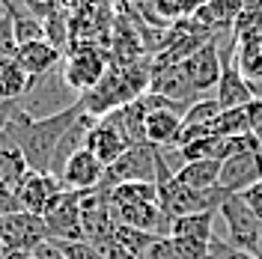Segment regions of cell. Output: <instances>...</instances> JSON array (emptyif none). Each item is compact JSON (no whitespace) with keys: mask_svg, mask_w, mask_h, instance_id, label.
Masks as SVG:
<instances>
[{"mask_svg":"<svg viewBox=\"0 0 262 259\" xmlns=\"http://www.w3.org/2000/svg\"><path fill=\"white\" fill-rule=\"evenodd\" d=\"M182 69H185V75H188V81H191V87L200 98L206 93H212L221 81V72H224V57H221V48H217V39H212L209 45L194 51L182 63Z\"/></svg>","mask_w":262,"mask_h":259,"instance_id":"8fae6325","label":"cell"},{"mask_svg":"<svg viewBox=\"0 0 262 259\" xmlns=\"http://www.w3.org/2000/svg\"><path fill=\"white\" fill-rule=\"evenodd\" d=\"M101 179H104V164L98 161L93 152L78 149L60 170L57 182H60L63 191H72V194H93V191L101 188Z\"/></svg>","mask_w":262,"mask_h":259,"instance_id":"30bf717a","label":"cell"},{"mask_svg":"<svg viewBox=\"0 0 262 259\" xmlns=\"http://www.w3.org/2000/svg\"><path fill=\"white\" fill-rule=\"evenodd\" d=\"M143 259H206V247L164 235V239H155V244L149 247V253Z\"/></svg>","mask_w":262,"mask_h":259,"instance_id":"603a6c76","label":"cell"},{"mask_svg":"<svg viewBox=\"0 0 262 259\" xmlns=\"http://www.w3.org/2000/svg\"><path fill=\"white\" fill-rule=\"evenodd\" d=\"M111 69V51L101 45H69L63 54V83L72 93L86 96L96 90Z\"/></svg>","mask_w":262,"mask_h":259,"instance_id":"7a4b0ae2","label":"cell"},{"mask_svg":"<svg viewBox=\"0 0 262 259\" xmlns=\"http://www.w3.org/2000/svg\"><path fill=\"white\" fill-rule=\"evenodd\" d=\"M60 191H63L60 182L51 176V173H36V170H30L24 176V182L15 188L21 211H30V214H39V218L45 214V209L54 203V197L60 194Z\"/></svg>","mask_w":262,"mask_h":259,"instance_id":"5bb4252c","label":"cell"},{"mask_svg":"<svg viewBox=\"0 0 262 259\" xmlns=\"http://www.w3.org/2000/svg\"><path fill=\"white\" fill-rule=\"evenodd\" d=\"M149 93L167 98V101H176L182 107H191L194 101H200V96L194 93V87H191L182 66H152Z\"/></svg>","mask_w":262,"mask_h":259,"instance_id":"4fadbf2b","label":"cell"},{"mask_svg":"<svg viewBox=\"0 0 262 259\" xmlns=\"http://www.w3.org/2000/svg\"><path fill=\"white\" fill-rule=\"evenodd\" d=\"M6 259H36L33 253H6Z\"/></svg>","mask_w":262,"mask_h":259,"instance_id":"e575fe53","label":"cell"},{"mask_svg":"<svg viewBox=\"0 0 262 259\" xmlns=\"http://www.w3.org/2000/svg\"><path fill=\"white\" fill-rule=\"evenodd\" d=\"M221 57H224V72H221V81L214 87V101L221 104V111H238V107H247L256 93H253V87L242 78V72L235 69L232 63V57H235V39H229V45L221 51Z\"/></svg>","mask_w":262,"mask_h":259,"instance_id":"ba28073f","label":"cell"},{"mask_svg":"<svg viewBox=\"0 0 262 259\" xmlns=\"http://www.w3.org/2000/svg\"><path fill=\"white\" fill-rule=\"evenodd\" d=\"M262 182V143L253 137L245 149H238L235 155H229L227 161L221 164V179L217 188L224 194H245L253 185Z\"/></svg>","mask_w":262,"mask_h":259,"instance_id":"277c9868","label":"cell"},{"mask_svg":"<svg viewBox=\"0 0 262 259\" xmlns=\"http://www.w3.org/2000/svg\"><path fill=\"white\" fill-rule=\"evenodd\" d=\"M238 197L245 200L247 209H250L262 221V182H259V185H253V188H250V191H245V194H238Z\"/></svg>","mask_w":262,"mask_h":259,"instance_id":"d6a6232c","label":"cell"},{"mask_svg":"<svg viewBox=\"0 0 262 259\" xmlns=\"http://www.w3.org/2000/svg\"><path fill=\"white\" fill-rule=\"evenodd\" d=\"M221 116V104L214 98H200L194 101L185 116H182V125H196V128H212V122Z\"/></svg>","mask_w":262,"mask_h":259,"instance_id":"83f0119b","label":"cell"},{"mask_svg":"<svg viewBox=\"0 0 262 259\" xmlns=\"http://www.w3.org/2000/svg\"><path fill=\"white\" fill-rule=\"evenodd\" d=\"M27 173H30V164H27V158H24L21 146L3 131V134H0V185L18 188Z\"/></svg>","mask_w":262,"mask_h":259,"instance_id":"44dd1931","label":"cell"},{"mask_svg":"<svg viewBox=\"0 0 262 259\" xmlns=\"http://www.w3.org/2000/svg\"><path fill=\"white\" fill-rule=\"evenodd\" d=\"M12 211H21V203H18L15 188L0 185V218H3V214H12Z\"/></svg>","mask_w":262,"mask_h":259,"instance_id":"1f68e13d","label":"cell"},{"mask_svg":"<svg viewBox=\"0 0 262 259\" xmlns=\"http://www.w3.org/2000/svg\"><path fill=\"white\" fill-rule=\"evenodd\" d=\"M45 242H48V229L39 214L12 211L0 218V244L6 253H33Z\"/></svg>","mask_w":262,"mask_h":259,"instance_id":"8992f818","label":"cell"},{"mask_svg":"<svg viewBox=\"0 0 262 259\" xmlns=\"http://www.w3.org/2000/svg\"><path fill=\"white\" fill-rule=\"evenodd\" d=\"M217 214L227 224V242L256 259V250H259V242H262V221L245 206V200L229 194L221 203Z\"/></svg>","mask_w":262,"mask_h":259,"instance_id":"5b68a950","label":"cell"},{"mask_svg":"<svg viewBox=\"0 0 262 259\" xmlns=\"http://www.w3.org/2000/svg\"><path fill=\"white\" fill-rule=\"evenodd\" d=\"M83 149L93 152L104 167H111L114 161H119V158L128 152L131 143L125 140V134L119 131V125L114 122V116H104V119H96V125L90 128Z\"/></svg>","mask_w":262,"mask_h":259,"instance_id":"7c38bea8","label":"cell"},{"mask_svg":"<svg viewBox=\"0 0 262 259\" xmlns=\"http://www.w3.org/2000/svg\"><path fill=\"white\" fill-rule=\"evenodd\" d=\"M173 179L191 191H212L221 179V161H188L173 170Z\"/></svg>","mask_w":262,"mask_h":259,"instance_id":"7402d4cb","label":"cell"},{"mask_svg":"<svg viewBox=\"0 0 262 259\" xmlns=\"http://www.w3.org/2000/svg\"><path fill=\"white\" fill-rule=\"evenodd\" d=\"M206 259H253V256L245 253V250H238V247H232L227 239H217V235H214L212 242H209Z\"/></svg>","mask_w":262,"mask_h":259,"instance_id":"f546056e","label":"cell"},{"mask_svg":"<svg viewBox=\"0 0 262 259\" xmlns=\"http://www.w3.org/2000/svg\"><path fill=\"white\" fill-rule=\"evenodd\" d=\"M247 116V128H250V137H256L262 143V98H253L250 104L245 107Z\"/></svg>","mask_w":262,"mask_h":259,"instance_id":"4dcf8cb0","label":"cell"},{"mask_svg":"<svg viewBox=\"0 0 262 259\" xmlns=\"http://www.w3.org/2000/svg\"><path fill=\"white\" fill-rule=\"evenodd\" d=\"M116 247L131 259H143L149 253V247L155 244L158 235H149V232H140V229H128V227H114V235Z\"/></svg>","mask_w":262,"mask_h":259,"instance_id":"cb8c5ba5","label":"cell"},{"mask_svg":"<svg viewBox=\"0 0 262 259\" xmlns=\"http://www.w3.org/2000/svg\"><path fill=\"white\" fill-rule=\"evenodd\" d=\"M111 206V218L116 227H128V229H140L149 235H170V218L158 209V203H107Z\"/></svg>","mask_w":262,"mask_h":259,"instance_id":"9c48e42d","label":"cell"},{"mask_svg":"<svg viewBox=\"0 0 262 259\" xmlns=\"http://www.w3.org/2000/svg\"><path fill=\"white\" fill-rule=\"evenodd\" d=\"M42 221L48 229V242H86L81 229V194L60 191L45 209Z\"/></svg>","mask_w":262,"mask_h":259,"instance_id":"52a82bcc","label":"cell"},{"mask_svg":"<svg viewBox=\"0 0 262 259\" xmlns=\"http://www.w3.org/2000/svg\"><path fill=\"white\" fill-rule=\"evenodd\" d=\"M83 116V104L75 101L57 114H45V116H33L24 107H18L15 116L9 119L6 134L21 146L24 158L30 164V170L36 173H51V164H54V152L63 140L69 128Z\"/></svg>","mask_w":262,"mask_h":259,"instance_id":"6da1fadb","label":"cell"},{"mask_svg":"<svg viewBox=\"0 0 262 259\" xmlns=\"http://www.w3.org/2000/svg\"><path fill=\"white\" fill-rule=\"evenodd\" d=\"M158 164H161V149H155L149 143L131 146L119 161L104 167V179H101L98 191L107 194V191H114L119 185H128V182H155Z\"/></svg>","mask_w":262,"mask_h":259,"instance_id":"3957f363","label":"cell"},{"mask_svg":"<svg viewBox=\"0 0 262 259\" xmlns=\"http://www.w3.org/2000/svg\"><path fill=\"white\" fill-rule=\"evenodd\" d=\"M179 131H182V114L179 111H149L146 122H143V137H146L149 146L155 149H167L173 146L176 149V140H179Z\"/></svg>","mask_w":262,"mask_h":259,"instance_id":"2e32d148","label":"cell"},{"mask_svg":"<svg viewBox=\"0 0 262 259\" xmlns=\"http://www.w3.org/2000/svg\"><path fill=\"white\" fill-rule=\"evenodd\" d=\"M36 83L18 66L15 57H0V104H21Z\"/></svg>","mask_w":262,"mask_h":259,"instance_id":"ac0fdd59","label":"cell"},{"mask_svg":"<svg viewBox=\"0 0 262 259\" xmlns=\"http://www.w3.org/2000/svg\"><path fill=\"white\" fill-rule=\"evenodd\" d=\"M63 259H101L93 242H51Z\"/></svg>","mask_w":262,"mask_h":259,"instance_id":"f1b7e54d","label":"cell"},{"mask_svg":"<svg viewBox=\"0 0 262 259\" xmlns=\"http://www.w3.org/2000/svg\"><path fill=\"white\" fill-rule=\"evenodd\" d=\"M0 6H3V12L9 15V21H12V39H15V48L30 45V42H45V27H42V21L33 18L30 12H27L24 3L3 0Z\"/></svg>","mask_w":262,"mask_h":259,"instance_id":"d6986e66","label":"cell"},{"mask_svg":"<svg viewBox=\"0 0 262 259\" xmlns=\"http://www.w3.org/2000/svg\"><path fill=\"white\" fill-rule=\"evenodd\" d=\"M18 107H21V104H0V134H3V131H6V125H9V119H12V116H15V111Z\"/></svg>","mask_w":262,"mask_h":259,"instance_id":"836d02e7","label":"cell"},{"mask_svg":"<svg viewBox=\"0 0 262 259\" xmlns=\"http://www.w3.org/2000/svg\"><path fill=\"white\" fill-rule=\"evenodd\" d=\"M212 134L214 137H247L250 128H247L245 107H238V111H221V116L212 122Z\"/></svg>","mask_w":262,"mask_h":259,"instance_id":"4316f807","label":"cell"},{"mask_svg":"<svg viewBox=\"0 0 262 259\" xmlns=\"http://www.w3.org/2000/svg\"><path fill=\"white\" fill-rule=\"evenodd\" d=\"M0 259H6V250H3V244H0Z\"/></svg>","mask_w":262,"mask_h":259,"instance_id":"d590c367","label":"cell"},{"mask_svg":"<svg viewBox=\"0 0 262 259\" xmlns=\"http://www.w3.org/2000/svg\"><path fill=\"white\" fill-rule=\"evenodd\" d=\"M242 6L245 3H238V0H214V3H200L196 6L194 18L203 24V27H209V30L217 36V33H232V24H235V18L242 15Z\"/></svg>","mask_w":262,"mask_h":259,"instance_id":"ffe728a7","label":"cell"},{"mask_svg":"<svg viewBox=\"0 0 262 259\" xmlns=\"http://www.w3.org/2000/svg\"><path fill=\"white\" fill-rule=\"evenodd\" d=\"M214 214L217 211H200V214L176 218L170 224V239H179V242H188L209 250V242L214 239Z\"/></svg>","mask_w":262,"mask_h":259,"instance_id":"e0dca14e","label":"cell"},{"mask_svg":"<svg viewBox=\"0 0 262 259\" xmlns=\"http://www.w3.org/2000/svg\"><path fill=\"white\" fill-rule=\"evenodd\" d=\"M104 197H107V203H158L155 182H128V185L107 191Z\"/></svg>","mask_w":262,"mask_h":259,"instance_id":"484cf974","label":"cell"},{"mask_svg":"<svg viewBox=\"0 0 262 259\" xmlns=\"http://www.w3.org/2000/svg\"><path fill=\"white\" fill-rule=\"evenodd\" d=\"M69 15H72V6L54 3V9L48 12V18L42 21L45 42H51L57 51H66V45H69Z\"/></svg>","mask_w":262,"mask_h":259,"instance_id":"d4e9b609","label":"cell"},{"mask_svg":"<svg viewBox=\"0 0 262 259\" xmlns=\"http://www.w3.org/2000/svg\"><path fill=\"white\" fill-rule=\"evenodd\" d=\"M15 60L27 72V78L33 83H39L63 66V51H57L51 42H30V45L15 48Z\"/></svg>","mask_w":262,"mask_h":259,"instance_id":"9a60e30c","label":"cell"}]
</instances>
